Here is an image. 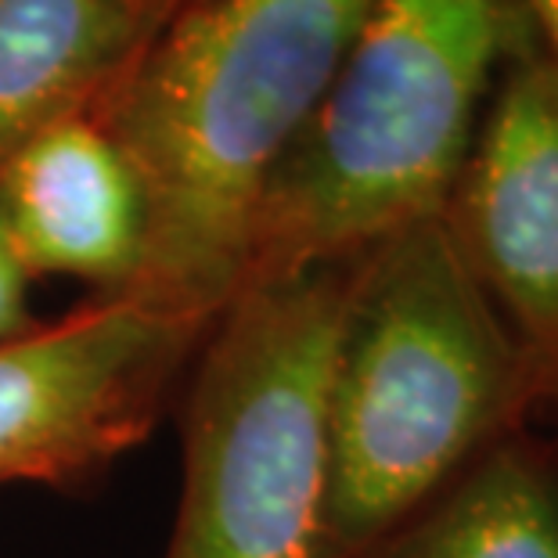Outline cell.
I'll return each instance as SVG.
<instances>
[{"label": "cell", "mask_w": 558, "mask_h": 558, "mask_svg": "<svg viewBox=\"0 0 558 558\" xmlns=\"http://www.w3.org/2000/svg\"><path fill=\"white\" fill-rule=\"evenodd\" d=\"M372 0H184L90 116L148 198L141 295L217 317L259 195L325 98Z\"/></svg>", "instance_id": "6da1fadb"}, {"label": "cell", "mask_w": 558, "mask_h": 558, "mask_svg": "<svg viewBox=\"0 0 558 558\" xmlns=\"http://www.w3.org/2000/svg\"><path fill=\"white\" fill-rule=\"evenodd\" d=\"M533 47L522 0H372L259 195L242 284L347 264L444 217L494 76Z\"/></svg>", "instance_id": "7a4b0ae2"}, {"label": "cell", "mask_w": 558, "mask_h": 558, "mask_svg": "<svg viewBox=\"0 0 558 558\" xmlns=\"http://www.w3.org/2000/svg\"><path fill=\"white\" fill-rule=\"evenodd\" d=\"M522 389L526 350L444 217L353 259L328 389L325 555H367L422 512Z\"/></svg>", "instance_id": "3957f363"}, {"label": "cell", "mask_w": 558, "mask_h": 558, "mask_svg": "<svg viewBox=\"0 0 558 558\" xmlns=\"http://www.w3.org/2000/svg\"><path fill=\"white\" fill-rule=\"evenodd\" d=\"M347 264L245 281L192 361L166 558H328V389Z\"/></svg>", "instance_id": "277c9868"}, {"label": "cell", "mask_w": 558, "mask_h": 558, "mask_svg": "<svg viewBox=\"0 0 558 558\" xmlns=\"http://www.w3.org/2000/svg\"><path fill=\"white\" fill-rule=\"evenodd\" d=\"M213 320L116 292L0 342V483H80L145 444Z\"/></svg>", "instance_id": "5b68a950"}, {"label": "cell", "mask_w": 558, "mask_h": 558, "mask_svg": "<svg viewBox=\"0 0 558 558\" xmlns=\"http://www.w3.org/2000/svg\"><path fill=\"white\" fill-rule=\"evenodd\" d=\"M444 220L490 300L558 364V65L544 44L505 65Z\"/></svg>", "instance_id": "8992f818"}, {"label": "cell", "mask_w": 558, "mask_h": 558, "mask_svg": "<svg viewBox=\"0 0 558 558\" xmlns=\"http://www.w3.org/2000/svg\"><path fill=\"white\" fill-rule=\"evenodd\" d=\"M0 217L29 278H76L116 295L145 275V187L90 112L47 123L0 162Z\"/></svg>", "instance_id": "52a82bcc"}, {"label": "cell", "mask_w": 558, "mask_h": 558, "mask_svg": "<svg viewBox=\"0 0 558 558\" xmlns=\"http://www.w3.org/2000/svg\"><path fill=\"white\" fill-rule=\"evenodd\" d=\"M156 29L134 0H0V162L87 112Z\"/></svg>", "instance_id": "ba28073f"}, {"label": "cell", "mask_w": 558, "mask_h": 558, "mask_svg": "<svg viewBox=\"0 0 558 558\" xmlns=\"http://www.w3.org/2000/svg\"><path fill=\"white\" fill-rule=\"evenodd\" d=\"M364 558H558V497L541 461L494 447Z\"/></svg>", "instance_id": "9c48e42d"}, {"label": "cell", "mask_w": 558, "mask_h": 558, "mask_svg": "<svg viewBox=\"0 0 558 558\" xmlns=\"http://www.w3.org/2000/svg\"><path fill=\"white\" fill-rule=\"evenodd\" d=\"M29 270L22 267L19 253L11 248L4 217H0V342L26 336L40 320L29 311Z\"/></svg>", "instance_id": "30bf717a"}, {"label": "cell", "mask_w": 558, "mask_h": 558, "mask_svg": "<svg viewBox=\"0 0 558 558\" xmlns=\"http://www.w3.org/2000/svg\"><path fill=\"white\" fill-rule=\"evenodd\" d=\"M522 8L533 19V29H537L544 51L558 65V0H522Z\"/></svg>", "instance_id": "8fae6325"}, {"label": "cell", "mask_w": 558, "mask_h": 558, "mask_svg": "<svg viewBox=\"0 0 558 558\" xmlns=\"http://www.w3.org/2000/svg\"><path fill=\"white\" fill-rule=\"evenodd\" d=\"M134 4H137L141 11H145V15H148L151 22H156V26H162V22L170 19L173 11L184 4V0H134Z\"/></svg>", "instance_id": "7c38bea8"}]
</instances>
